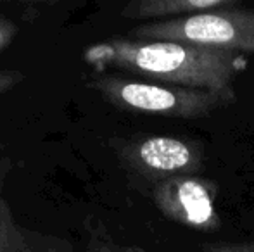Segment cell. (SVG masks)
Instances as JSON below:
<instances>
[{
    "mask_svg": "<svg viewBox=\"0 0 254 252\" xmlns=\"http://www.w3.org/2000/svg\"><path fill=\"white\" fill-rule=\"evenodd\" d=\"M87 252H149L138 246H123L114 242L101 225L90 226V240Z\"/></svg>",
    "mask_w": 254,
    "mask_h": 252,
    "instance_id": "obj_8",
    "label": "cell"
},
{
    "mask_svg": "<svg viewBox=\"0 0 254 252\" xmlns=\"http://www.w3.org/2000/svg\"><path fill=\"white\" fill-rule=\"evenodd\" d=\"M202 252H254V242H204Z\"/></svg>",
    "mask_w": 254,
    "mask_h": 252,
    "instance_id": "obj_9",
    "label": "cell"
},
{
    "mask_svg": "<svg viewBox=\"0 0 254 252\" xmlns=\"http://www.w3.org/2000/svg\"><path fill=\"white\" fill-rule=\"evenodd\" d=\"M118 157L125 169L152 185L177 176L197 175L204 152L199 144L171 135H145L118 145Z\"/></svg>",
    "mask_w": 254,
    "mask_h": 252,
    "instance_id": "obj_4",
    "label": "cell"
},
{
    "mask_svg": "<svg viewBox=\"0 0 254 252\" xmlns=\"http://www.w3.org/2000/svg\"><path fill=\"white\" fill-rule=\"evenodd\" d=\"M216 195V183L197 175L164 180L151 189L154 204L164 218L199 232L220 228Z\"/></svg>",
    "mask_w": 254,
    "mask_h": 252,
    "instance_id": "obj_5",
    "label": "cell"
},
{
    "mask_svg": "<svg viewBox=\"0 0 254 252\" xmlns=\"http://www.w3.org/2000/svg\"><path fill=\"white\" fill-rule=\"evenodd\" d=\"M16 33H17L16 24H14L12 21L5 19L3 16H0V50L12 42V38L16 37Z\"/></svg>",
    "mask_w": 254,
    "mask_h": 252,
    "instance_id": "obj_10",
    "label": "cell"
},
{
    "mask_svg": "<svg viewBox=\"0 0 254 252\" xmlns=\"http://www.w3.org/2000/svg\"><path fill=\"white\" fill-rule=\"evenodd\" d=\"M130 38L182 42L230 54L254 55V9L239 5L177 21L145 23L135 28Z\"/></svg>",
    "mask_w": 254,
    "mask_h": 252,
    "instance_id": "obj_3",
    "label": "cell"
},
{
    "mask_svg": "<svg viewBox=\"0 0 254 252\" xmlns=\"http://www.w3.org/2000/svg\"><path fill=\"white\" fill-rule=\"evenodd\" d=\"M88 87L121 111L180 119L206 118L218 109L228 107L237 99L234 90L175 87L147 80H130L116 74L94 78Z\"/></svg>",
    "mask_w": 254,
    "mask_h": 252,
    "instance_id": "obj_2",
    "label": "cell"
},
{
    "mask_svg": "<svg viewBox=\"0 0 254 252\" xmlns=\"http://www.w3.org/2000/svg\"><path fill=\"white\" fill-rule=\"evenodd\" d=\"M239 5H242L241 0H137L125 5L121 16L128 19H156L154 23H164Z\"/></svg>",
    "mask_w": 254,
    "mask_h": 252,
    "instance_id": "obj_7",
    "label": "cell"
},
{
    "mask_svg": "<svg viewBox=\"0 0 254 252\" xmlns=\"http://www.w3.org/2000/svg\"><path fill=\"white\" fill-rule=\"evenodd\" d=\"M10 164L0 154V252H71V246L59 237L28 232L16 223L10 205L2 197V185Z\"/></svg>",
    "mask_w": 254,
    "mask_h": 252,
    "instance_id": "obj_6",
    "label": "cell"
},
{
    "mask_svg": "<svg viewBox=\"0 0 254 252\" xmlns=\"http://www.w3.org/2000/svg\"><path fill=\"white\" fill-rule=\"evenodd\" d=\"M23 78L24 74L21 71H0V94L14 88Z\"/></svg>",
    "mask_w": 254,
    "mask_h": 252,
    "instance_id": "obj_11",
    "label": "cell"
},
{
    "mask_svg": "<svg viewBox=\"0 0 254 252\" xmlns=\"http://www.w3.org/2000/svg\"><path fill=\"white\" fill-rule=\"evenodd\" d=\"M85 61L99 69H120L147 81L204 90H234V81L248 67L241 54L195 47L182 42L111 38L92 45Z\"/></svg>",
    "mask_w": 254,
    "mask_h": 252,
    "instance_id": "obj_1",
    "label": "cell"
}]
</instances>
